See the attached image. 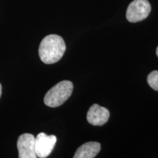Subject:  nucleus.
Segmentation results:
<instances>
[{
    "label": "nucleus",
    "instance_id": "1a4fd4ad",
    "mask_svg": "<svg viewBox=\"0 0 158 158\" xmlns=\"http://www.w3.org/2000/svg\"><path fill=\"white\" fill-rule=\"evenodd\" d=\"M2 85L0 84V98H1L2 95Z\"/></svg>",
    "mask_w": 158,
    "mask_h": 158
},
{
    "label": "nucleus",
    "instance_id": "20e7f679",
    "mask_svg": "<svg viewBox=\"0 0 158 158\" xmlns=\"http://www.w3.org/2000/svg\"><path fill=\"white\" fill-rule=\"evenodd\" d=\"M19 158H36L35 137L32 134L24 133L19 136L17 141Z\"/></svg>",
    "mask_w": 158,
    "mask_h": 158
},
{
    "label": "nucleus",
    "instance_id": "f03ea898",
    "mask_svg": "<svg viewBox=\"0 0 158 158\" xmlns=\"http://www.w3.org/2000/svg\"><path fill=\"white\" fill-rule=\"evenodd\" d=\"M73 90V84L70 81H62L48 91L44 97L47 106L56 108L60 106L70 98Z\"/></svg>",
    "mask_w": 158,
    "mask_h": 158
},
{
    "label": "nucleus",
    "instance_id": "6e6552de",
    "mask_svg": "<svg viewBox=\"0 0 158 158\" xmlns=\"http://www.w3.org/2000/svg\"><path fill=\"white\" fill-rule=\"evenodd\" d=\"M148 84L153 89L158 91V71L155 70L150 73L147 77Z\"/></svg>",
    "mask_w": 158,
    "mask_h": 158
},
{
    "label": "nucleus",
    "instance_id": "423d86ee",
    "mask_svg": "<svg viewBox=\"0 0 158 158\" xmlns=\"http://www.w3.org/2000/svg\"><path fill=\"white\" fill-rule=\"evenodd\" d=\"M110 113L107 108L94 104L89 108L87 113V121L94 126H102L108 122Z\"/></svg>",
    "mask_w": 158,
    "mask_h": 158
},
{
    "label": "nucleus",
    "instance_id": "f257e3e1",
    "mask_svg": "<svg viewBox=\"0 0 158 158\" xmlns=\"http://www.w3.org/2000/svg\"><path fill=\"white\" fill-rule=\"evenodd\" d=\"M66 50V45L62 37L49 35L41 41L39 47V56L45 64H54L62 59Z\"/></svg>",
    "mask_w": 158,
    "mask_h": 158
},
{
    "label": "nucleus",
    "instance_id": "0eeeda50",
    "mask_svg": "<svg viewBox=\"0 0 158 158\" xmlns=\"http://www.w3.org/2000/svg\"><path fill=\"white\" fill-rule=\"evenodd\" d=\"M101 146L98 142H87L78 148L74 158H93L100 152Z\"/></svg>",
    "mask_w": 158,
    "mask_h": 158
},
{
    "label": "nucleus",
    "instance_id": "9d476101",
    "mask_svg": "<svg viewBox=\"0 0 158 158\" xmlns=\"http://www.w3.org/2000/svg\"><path fill=\"white\" fill-rule=\"evenodd\" d=\"M156 54H157V56H158V47L157 48V51H156Z\"/></svg>",
    "mask_w": 158,
    "mask_h": 158
},
{
    "label": "nucleus",
    "instance_id": "7ed1b4c3",
    "mask_svg": "<svg viewBox=\"0 0 158 158\" xmlns=\"http://www.w3.org/2000/svg\"><path fill=\"white\" fill-rule=\"evenodd\" d=\"M151 5L148 0H134L128 6L126 18L132 23L139 22L149 16Z\"/></svg>",
    "mask_w": 158,
    "mask_h": 158
},
{
    "label": "nucleus",
    "instance_id": "39448f33",
    "mask_svg": "<svg viewBox=\"0 0 158 158\" xmlns=\"http://www.w3.org/2000/svg\"><path fill=\"white\" fill-rule=\"evenodd\" d=\"M56 143V137L55 135H48L44 133H39L35 138V151L37 157H48L54 149Z\"/></svg>",
    "mask_w": 158,
    "mask_h": 158
}]
</instances>
